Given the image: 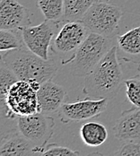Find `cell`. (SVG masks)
<instances>
[{
	"label": "cell",
	"instance_id": "24",
	"mask_svg": "<svg viewBox=\"0 0 140 156\" xmlns=\"http://www.w3.org/2000/svg\"><path fill=\"white\" fill-rule=\"evenodd\" d=\"M111 0H95V2H109Z\"/></svg>",
	"mask_w": 140,
	"mask_h": 156
},
{
	"label": "cell",
	"instance_id": "12",
	"mask_svg": "<svg viewBox=\"0 0 140 156\" xmlns=\"http://www.w3.org/2000/svg\"><path fill=\"white\" fill-rule=\"evenodd\" d=\"M114 136L123 143H140V108L123 111L113 126Z\"/></svg>",
	"mask_w": 140,
	"mask_h": 156
},
{
	"label": "cell",
	"instance_id": "6",
	"mask_svg": "<svg viewBox=\"0 0 140 156\" xmlns=\"http://www.w3.org/2000/svg\"><path fill=\"white\" fill-rule=\"evenodd\" d=\"M55 127L54 119L38 112L17 118V130L29 142L37 147L46 148Z\"/></svg>",
	"mask_w": 140,
	"mask_h": 156
},
{
	"label": "cell",
	"instance_id": "21",
	"mask_svg": "<svg viewBox=\"0 0 140 156\" xmlns=\"http://www.w3.org/2000/svg\"><path fill=\"white\" fill-rule=\"evenodd\" d=\"M40 156H80L78 151H74L66 146H60L51 144L41 154Z\"/></svg>",
	"mask_w": 140,
	"mask_h": 156
},
{
	"label": "cell",
	"instance_id": "22",
	"mask_svg": "<svg viewBox=\"0 0 140 156\" xmlns=\"http://www.w3.org/2000/svg\"><path fill=\"white\" fill-rule=\"evenodd\" d=\"M114 156H140V143H124Z\"/></svg>",
	"mask_w": 140,
	"mask_h": 156
},
{
	"label": "cell",
	"instance_id": "7",
	"mask_svg": "<svg viewBox=\"0 0 140 156\" xmlns=\"http://www.w3.org/2000/svg\"><path fill=\"white\" fill-rule=\"evenodd\" d=\"M108 99H84L76 102L64 103L59 110L63 123L90 119L102 113L108 105Z\"/></svg>",
	"mask_w": 140,
	"mask_h": 156
},
{
	"label": "cell",
	"instance_id": "19",
	"mask_svg": "<svg viewBox=\"0 0 140 156\" xmlns=\"http://www.w3.org/2000/svg\"><path fill=\"white\" fill-rule=\"evenodd\" d=\"M127 98L135 107L140 108V77L129 78L124 81Z\"/></svg>",
	"mask_w": 140,
	"mask_h": 156
},
{
	"label": "cell",
	"instance_id": "16",
	"mask_svg": "<svg viewBox=\"0 0 140 156\" xmlns=\"http://www.w3.org/2000/svg\"><path fill=\"white\" fill-rule=\"evenodd\" d=\"M94 2L95 0H64L63 22L81 21Z\"/></svg>",
	"mask_w": 140,
	"mask_h": 156
},
{
	"label": "cell",
	"instance_id": "14",
	"mask_svg": "<svg viewBox=\"0 0 140 156\" xmlns=\"http://www.w3.org/2000/svg\"><path fill=\"white\" fill-rule=\"evenodd\" d=\"M118 51L127 61H140V25L116 38Z\"/></svg>",
	"mask_w": 140,
	"mask_h": 156
},
{
	"label": "cell",
	"instance_id": "8",
	"mask_svg": "<svg viewBox=\"0 0 140 156\" xmlns=\"http://www.w3.org/2000/svg\"><path fill=\"white\" fill-rule=\"evenodd\" d=\"M90 32L81 21L66 22L54 38L52 49L61 54L75 53Z\"/></svg>",
	"mask_w": 140,
	"mask_h": 156
},
{
	"label": "cell",
	"instance_id": "15",
	"mask_svg": "<svg viewBox=\"0 0 140 156\" xmlns=\"http://www.w3.org/2000/svg\"><path fill=\"white\" fill-rule=\"evenodd\" d=\"M79 135L84 144L90 147H97L107 140L108 130L103 124L91 121L81 126Z\"/></svg>",
	"mask_w": 140,
	"mask_h": 156
},
{
	"label": "cell",
	"instance_id": "17",
	"mask_svg": "<svg viewBox=\"0 0 140 156\" xmlns=\"http://www.w3.org/2000/svg\"><path fill=\"white\" fill-rule=\"evenodd\" d=\"M38 7L46 18L54 23L63 22L64 18V0H38Z\"/></svg>",
	"mask_w": 140,
	"mask_h": 156
},
{
	"label": "cell",
	"instance_id": "5",
	"mask_svg": "<svg viewBox=\"0 0 140 156\" xmlns=\"http://www.w3.org/2000/svg\"><path fill=\"white\" fill-rule=\"evenodd\" d=\"M123 16L122 10L109 2H94L81 22L90 30L107 38H113Z\"/></svg>",
	"mask_w": 140,
	"mask_h": 156
},
{
	"label": "cell",
	"instance_id": "11",
	"mask_svg": "<svg viewBox=\"0 0 140 156\" xmlns=\"http://www.w3.org/2000/svg\"><path fill=\"white\" fill-rule=\"evenodd\" d=\"M44 150L33 145L18 130L7 131L1 137L0 156H40Z\"/></svg>",
	"mask_w": 140,
	"mask_h": 156
},
{
	"label": "cell",
	"instance_id": "1",
	"mask_svg": "<svg viewBox=\"0 0 140 156\" xmlns=\"http://www.w3.org/2000/svg\"><path fill=\"white\" fill-rule=\"evenodd\" d=\"M123 73L118 58V48L113 46L85 77L83 94L89 99H113L120 89Z\"/></svg>",
	"mask_w": 140,
	"mask_h": 156
},
{
	"label": "cell",
	"instance_id": "2",
	"mask_svg": "<svg viewBox=\"0 0 140 156\" xmlns=\"http://www.w3.org/2000/svg\"><path fill=\"white\" fill-rule=\"evenodd\" d=\"M4 63L19 80L42 83L51 80L58 71L53 59H43L27 48L6 51L1 57Z\"/></svg>",
	"mask_w": 140,
	"mask_h": 156
},
{
	"label": "cell",
	"instance_id": "3",
	"mask_svg": "<svg viewBox=\"0 0 140 156\" xmlns=\"http://www.w3.org/2000/svg\"><path fill=\"white\" fill-rule=\"evenodd\" d=\"M113 46L115 45L112 38L90 32L74 55L62 64H70L73 76L86 77Z\"/></svg>",
	"mask_w": 140,
	"mask_h": 156
},
{
	"label": "cell",
	"instance_id": "4",
	"mask_svg": "<svg viewBox=\"0 0 140 156\" xmlns=\"http://www.w3.org/2000/svg\"><path fill=\"white\" fill-rule=\"evenodd\" d=\"M1 111L7 119L28 116L39 112L37 92L29 82L18 80L11 85L6 95L1 100Z\"/></svg>",
	"mask_w": 140,
	"mask_h": 156
},
{
	"label": "cell",
	"instance_id": "10",
	"mask_svg": "<svg viewBox=\"0 0 140 156\" xmlns=\"http://www.w3.org/2000/svg\"><path fill=\"white\" fill-rule=\"evenodd\" d=\"M31 22L28 9L17 0H1L0 30L22 31Z\"/></svg>",
	"mask_w": 140,
	"mask_h": 156
},
{
	"label": "cell",
	"instance_id": "9",
	"mask_svg": "<svg viewBox=\"0 0 140 156\" xmlns=\"http://www.w3.org/2000/svg\"><path fill=\"white\" fill-rule=\"evenodd\" d=\"M52 22L45 20L36 26H26L22 29V37L25 47L43 59H49L48 48L54 36Z\"/></svg>",
	"mask_w": 140,
	"mask_h": 156
},
{
	"label": "cell",
	"instance_id": "18",
	"mask_svg": "<svg viewBox=\"0 0 140 156\" xmlns=\"http://www.w3.org/2000/svg\"><path fill=\"white\" fill-rule=\"evenodd\" d=\"M24 42L21 31L0 30V50L9 51L23 48Z\"/></svg>",
	"mask_w": 140,
	"mask_h": 156
},
{
	"label": "cell",
	"instance_id": "20",
	"mask_svg": "<svg viewBox=\"0 0 140 156\" xmlns=\"http://www.w3.org/2000/svg\"><path fill=\"white\" fill-rule=\"evenodd\" d=\"M19 79L16 75L1 61L0 67V92H1V100L5 98L9 88L13 83L17 82Z\"/></svg>",
	"mask_w": 140,
	"mask_h": 156
},
{
	"label": "cell",
	"instance_id": "13",
	"mask_svg": "<svg viewBox=\"0 0 140 156\" xmlns=\"http://www.w3.org/2000/svg\"><path fill=\"white\" fill-rule=\"evenodd\" d=\"M39 112L49 115L56 112L62 107L66 98V91L61 85L48 80L41 84L37 92Z\"/></svg>",
	"mask_w": 140,
	"mask_h": 156
},
{
	"label": "cell",
	"instance_id": "25",
	"mask_svg": "<svg viewBox=\"0 0 140 156\" xmlns=\"http://www.w3.org/2000/svg\"><path fill=\"white\" fill-rule=\"evenodd\" d=\"M138 76L140 77V63L139 65H138Z\"/></svg>",
	"mask_w": 140,
	"mask_h": 156
},
{
	"label": "cell",
	"instance_id": "23",
	"mask_svg": "<svg viewBox=\"0 0 140 156\" xmlns=\"http://www.w3.org/2000/svg\"><path fill=\"white\" fill-rule=\"evenodd\" d=\"M86 156H106L105 154H102V153H98V152H94V153H91L90 154Z\"/></svg>",
	"mask_w": 140,
	"mask_h": 156
}]
</instances>
